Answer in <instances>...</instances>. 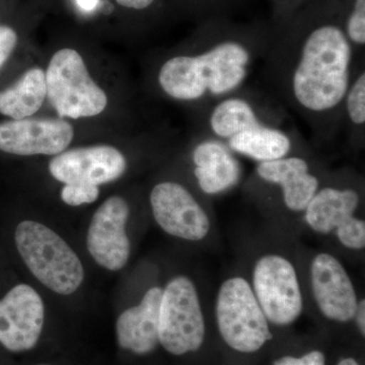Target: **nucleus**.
Instances as JSON below:
<instances>
[{"label": "nucleus", "mask_w": 365, "mask_h": 365, "mask_svg": "<svg viewBox=\"0 0 365 365\" xmlns=\"http://www.w3.org/2000/svg\"><path fill=\"white\" fill-rule=\"evenodd\" d=\"M281 88L288 105L319 132L339 123L353 78L354 47L334 24L314 29L294 54H282Z\"/></svg>", "instance_id": "nucleus-1"}, {"label": "nucleus", "mask_w": 365, "mask_h": 365, "mask_svg": "<svg viewBox=\"0 0 365 365\" xmlns=\"http://www.w3.org/2000/svg\"><path fill=\"white\" fill-rule=\"evenodd\" d=\"M260 55L242 41H217L193 54L163 62L158 85L168 97L180 102H216L240 93Z\"/></svg>", "instance_id": "nucleus-2"}, {"label": "nucleus", "mask_w": 365, "mask_h": 365, "mask_svg": "<svg viewBox=\"0 0 365 365\" xmlns=\"http://www.w3.org/2000/svg\"><path fill=\"white\" fill-rule=\"evenodd\" d=\"M14 239L24 265L46 290L68 297L83 288L86 277L83 260L54 228L25 220L16 225Z\"/></svg>", "instance_id": "nucleus-3"}, {"label": "nucleus", "mask_w": 365, "mask_h": 365, "mask_svg": "<svg viewBox=\"0 0 365 365\" xmlns=\"http://www.w3.org/2000/svg\"><path fill=\"white\" fill-rule=\"evenodd\" d=\"M215 311L220 336L235 351L255 353L273 339L270 323L257 302L251 283L242 276H232L220 284Z\"/></svg>", "instance_id": "nucleus-4"}, {"label": "nucleus", "mask_w": 365, "mask_h": 365, "mask_svg": "<svg viewBox=\"0 0 365 365\" xmlns=\"http://www.w3.org/2000/svg\"><path fill=\"white\" fill-rule=\"evenodd\" d=\"M205 335V318L195 283L189 276H174L163 287L160 346L170 355L182 356L198 351Z\"/></svg>", "instance_id": "nucleus-5"}, {"label": "nucleus", "mask_w": 365, "mask_h": 365, "mask_svg": "<svg viewBox=\"0 0 365 365\" xmlns=\"http://www.w3.org/2000/svg\"><path fill=\"white\" fill-rule=\"evenodd\" d=\"M45 76L48 101L59 118L95 117L107 107V95L91 78L76 50L64 48L55 53Z\"/></svg>", "instance_id": "nucleus-6"}, {"label": "nucleus", "mask_w": 365, "mask_h": 365, "mask_svg": "<svg viewBox=\"0 0 365 365\" xmlns=\"http://www.w3.org/2000/svg\"><path fill=\"white\" fill-rule=\"evenodd\" d=\"M250 283L270 325H292L304 313V295L297 269L283 255L261 256L255 263Z\"/></svg>", "instance_id": "nucleus-7"}, {"label": "nucleus", "mask_w": 365, "mask_h": 365, "mask_svg": "<svg viewBox=\"0 0 365 365\" xmlns=\"http://www.w3.org/2000/svg\"><path fill=\"white\" fill-rule=\"evenodd\" d=\"M130 213L126 199L114 195L98 206L88 223L86 251L98 267L108 272H119L130 261L132 244L127 232Z\"/></svg>", "instance_id": "nucleus-8"}, {"label": "nucleus", "mask_w": 365, "mask_h": 365, "mask_svg": "<svg viewBox=\"0 0 365 365\" xmlns=\"http://www.w3.org/2000/svg\"><path fill=\"white\" fill-rule=\"evenodd\" d=\"M151 215L165 234L181 241L199 242L210 232V218L195 195L175 181L158 182L150 193Z\"/></svg>", "instance_id": "nucleus-9"}, {"label": "nucleus", "mask_w": 365, "mask_h": 365, "mask_svg": "<svg viewBox=\"0 0 365 365\" xmlns=\"http://www.w3.org/2000/svg\"><path fill=\"white\" fill-rule=\"evenodd\" d=\"M46 323V304L39 290L18 283L0 299V344L7 351L29 352L39 344Z\"/></svg>", "instance_id": "nucleus-10"}, {"label": "nucleus", "mask_w": 365, "mask_h": 365, "mask_svg": "<svg viewBox=\"0 0 365 365\" xmlns=\"http://www.w3.org/2000/svg\"><path fill=\"white\" fill-rule=\"evenodd\" d=\"M127 170L123 153L110 145L86 146L64 150L49 163L53 179L62 184L102 186L117 181Z\"/></svg>", "instance_id": "nucleus-11"}, {"label": "nucleus", "mask_w": 365, "mask_h": 365, "mask_svg": "<svg viewBox=\"0 0 365 365\" xmlns=\"http://www.w3.org/2000/svg\"><path fill=\"white\" fill-rule=\"evenodd\" d=\"M309 279L314 304L326 319L341 324L354 319L359 299L339 259L330 253L317 254L309 267Z\"/></svg>", "instance_id": "nucleus-12"}, {"label": "nucleus", "mask_w": 365, "mask_h": 365, "mask_svg": "<svg viewBox=\"0 0 365 365\" xmlns=\"http://www.w3.org/2000/svg\"><path fill=\"white\" fill-rule=\"evenodd\" d=\"M73 127L63 118H26L0 123V150L21 157L63 153L73 139Z\"/></svg>", "instance_id": "nucleus-13"}, {"label": "nucleus", "mask_w": 365, "mask_h": 365, "mask_svg": "<svg viewBox=\"0 0 365 365\" xmlns=\"http://www.w3.org/2000/svg\"><path fill=\"white\" fill-rule=\"evenodd\" d=\"M162 295L163 287L153 285L145 290L136 304L118 314L115 336L120 349L145 356L160 346L158 318Z\"/></svg>", "instance_id": "nucleus-14"}, {"label": "nucleus", "mask_w": 365, "mask_h": 365, "mask_svg": "<svg viewBox=\"0 0 365 365\" xmlns=\"http://www.w3.org/2000/svg\"><path fill=\"white\" fill-rule=\"evenodd\" d=\"M257 177L279 188L285 207L294 213H304L321 187L306 158L287 155L279 160L257 163Z\"/></svg>", "instance_id": "nucleus-15"}, {"label": "nucleus", "mask_w": 365, "mask_h": 365, "mask_svg": "<svg viewBox=\"0 0 365 365\" xmlns=\"http://www.w3.org/2000/svg\"><path fill=\"white\" fill-rule=\"evenodd\" d=\"M197 186L207 196L220 195L235 188L242 178V165L225 141L205 135L191 153Z\"/></svg>", "instance_id": "nucleus-16"}, {"label": "nucleus", "mask_w": 365, "mask_h": 365, "mask_svg": "<svg viewBox=\"0 0 365 365\" xmlns=\"http://www.w3.org/2000/svg\"><path fill=\"white\" fill-rule=\"evenodd\" d=\"M360 204L361 196L353 187L321 186L304 211V222L316 234L338 237L359 222Z\"/></svg>", "instance_id": "nucleus-17"}, {"label": "nucleus", "mask_w": 365, "mask_h": 365, "mask_svg": "<svg viewBox=\"0 0 365 365\" xmlns=\"http://www.w3.org/2000/svg\"><path fill=\"white\" fill-rule=\"evenodd\" d=\"M263 123H272L260 108L240 93L216 101L207 114V135L227 141L240 132Z\"/></svg>", "instance_id": "nucleus-18"}, {"label": "nucleus", "mask_w": 365, "mask_h": 365, "mask_svg": "<svg viewBox=\"0 0 365 365\" xmlns=\"http://www.w3.org/2000/svg\"><path fill=\"white\" fill-rule=\"evenodd\" d=\"M294 137L274 123H263L225 141L237 155L256 163L271 162L292 155Z\"/></svg>", "instance_id": "nucleus-19"}, {"label": "nucleus", "mask_w": 365, "mask_h": 365, "mask_svg": "<svg viewBox=\"0 0 365 365\" xmlns=\"http://www.w3.org/2000/svg\"><path fill=\"white\" fill-rule=\"evenodd\" d=\"M46 98L45 71L34 67L13 86L0 91V114L13 120L30 118L42 108Z\"/></svg>", "instance_id": "nucleus-20"}, {"label": "nucleus", "mask_w": 365, "mask_h": 365, "mask_svg": "<svg viewBox=\"0 0 365 365\" xmlns=\"http://www.w3.org/2000/svg\"><path fill=\"white\" fill-rule=\"evenodd\" d=\"M343 116L357 133H364L365 126V72L359 71L353 76L344 102Z\"/></svg>", "instance_id": "nucleus-21"}, {"label": "nucleus", "mask_w": 365, "mask_h": 365, "mask_svg": "<svg viewBox=\"0 0 365 365\" xmlns=\"http://www.w3.org/2000/svg\"><path fill=\"white\" fill-rule=\"evenodd\" d=\"M100 187L86 184H66L60 191V198L71 207L95 203L100 197Z\"/></svg>", "instance_id": "nucleus-22"}, {"label": "nucleus", "mask_w": 365, "mask_h": 365, "mask_svg": "<svg viewBox=\"0 0 365 365\" xmlns=\"http://www.w3.org/2000/svg\"><path fill=\"white\" fill-rule=\"evenodd\" d=\"M346 36L353 47H364L365 44V0H355L347 24Z\"/></svg>", "instance_id": "nucleus-23"}, {"label": "nucleus", "mask_w": 365, "mask_h": 365, "mask_svg": "<svg viewBox=\"0 0 365 365\" xmlns=\"http://www.w3.org/2000/svg\"><path fill=\"white\" fill-rule=\"evenodd\" d=\"M273 365H326V357L319 350L307 352L300 357L283 356L276 359Z\"/></svg>", "instance_id": "nucleus-24"}, {"label": "nucleus", "mask_w": 365, "mask_h": 365, "mask_svg": "<svg viewBox=\"0 0 365 365\" xmlns=\"http://www.w3.org/2000/svg\"><path fill=\"white\" fill-rule=\"evenodd\" d=\"M18 43V35L13 29L0 26V68L6 63Z\"/></svg>", "instance_id": "nucleus-25"}, {"label": "nucleus", "mask_w": 365, "mask_h": 365, "mask_svg": "<svg viewBox=\"0 0 365 365\" xmlns=\"http://www.w3.org/2000/svg\"><path fill=\"white\" fill-rule=\"evenodd\" d=\"M356 321L357 327L362 337L365 336V300L364 299H359V304H357L356 312H355L354 319Z\"/></svg>", "instance_id": "nucleus-26"}, {"label": "nucleus", "mask_w": 365, "mask_h": 365, "mask_svg": "<svg viewBox=\"0 0 365 365\" xmlns=\"http://www.w3.org/2000/svg\"><path fill=\"white\" fill-rule=\"evenodd\" d=\"M120 6L132 9H144L151 6L155 0H116Z\"/></svg>", "instance_id": "nucleus-27"}, {"label": "nucleus", "mask_w": 365, "mask_h": 365, "mask_svg": "<svg viewBox=\"0 0 365 365\" xmlns=\"http://www.w3.org/2000/svg\"><path fill=\"white\" fill-rule=\"evenodd\" d=\"M78 6L86 11H93L98 4V0H76Z\"/></svg>", "instance_id": "nucleus-28"}, {"label": "nucleus", "mask_w": 365, "mask_h": 365, "mask_svg": "<svg viewBox=\"0 0 365 365\" xmlns=\"http://www.w3.org/2000/svg\"><path fill=\"white\" fill-rule=\"evenodd\" d=\"M337 365H359V364L352 357H347V359H341Z\"/></svg>", "instance_id": "nucleus-29"}, {"label": "nucleus", "mask_w": 365, "mask_h": 365, "mask_svg": "<svg viewBox=\"0 0 365 365\" xmlns=\"http://www.w3.org/2000/svg\"><path fill=\"white\" fill-rule=\"evenodd\" d=\"M36 365H53V364H36Z\"/></svg>", "instance_id": "nucleus-30"}]
</instances>
